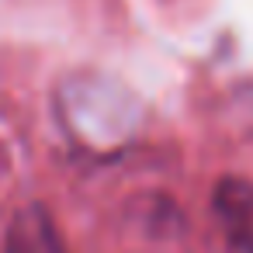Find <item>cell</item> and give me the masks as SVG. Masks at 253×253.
Wrapping results in <instances>:
<instances>
[{"instance_id":"obj_1","label":"cell","mask_w":253,"mask_h":253,"mask_svg":"<svg viewBox=\"0 0 253 253\" xmlns=\"http://www.w3.org/2000/svg\"><path fill=\"white\" fill-rule=\"evenodd\" d=\"M0 253H66V243L42 205H25L11 218Z\"/></svg>"},{"instance_id":"obj_2","label":"cell","mask_w":253,"mask_h":253,"mask_svg":"<svg viewBox=\"0 0 253 253\" xmlns=\"http://www.w3.org/2000/svg\"><path fill=\"white\" fill-rule=\"evenodd\" d=\"M215 208L225 225V239L236 253H253V184L225 180L215 194Z\"/></svg>"}]
</instances>
